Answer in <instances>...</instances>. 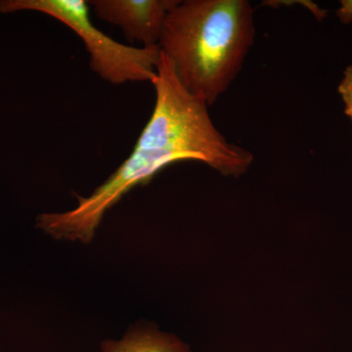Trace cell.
<instances>
[{"instance_id": "cell-7", "label": "cell", "mask_w": 352, "mask_h": 352, "mask_svg": "<svg viewBox=\"0 0 352 352\" xmlns=\"http://www.w3.org/2000/svg\"><path fill=\"white\" fill-rule=\"evenodd\" d=\"M336 14H337L338 18L342 24H351L352 0H342L340 7Z\"/></svg>"}, {"instance_id": "cell-6", "label": "cell", "mask_w": 352, "mask_h": 352, "mask_svg": "<svg viewBox=\"0 0 352 352\" xmlns=\"http://www.w3.org/2000/svg\"><path fill=\"white\" fill-rule=\"evenodd\" d=\"M339 92L346 107L344 112L352 122V65L344 71V78L339 85Z\"/></svg>"}, {"instance_id": "cell-4", "label": "cell", "mask_w": 352, "mask_h": 352, "mask_svg": "<svg viewBox=\"0 0 352 352\" xmlns=\"http://www.w3.org/2000/svg\"><path fill=\"white\" fill-rule=\"evenodd\" d=\"M178 0H90L99 19L117 25L129 43L159 45L164 22Z\"/></svg>"}, {"instance_id": "cell-1", "label": "cell", "mask_w": 352, "mask_h": 352, "mask_svg": "<svg viewBox=\"0 0 352 352\" xmlns=\"http://www.w3.org/2000/svg\"><path fill=\"white\" fill-rule=\"evenodd\" d=\"M152 85L154 111L131 154L89 196H78L73 210L38 215L36 226L43 232L58 240L89 243L107 210L171 164L200 162L232 177L249 170L254 155L222 135L210 119L208 104L184 87L163 52Z\"/></svg>"}, {"instance_id": "cell-2", "label": "cell", "mask_w": 352, "mask_h": 352, "mask_svg": "<svg viewBox=\"0 0 352 352\" xmlns=\"http://www.w3.org/2000/svg\"><path fill=\"white\" fill-rule=\"evenodd\" d=\"M254 38L247 0H185L166 17L159 46L184 87L210 106L237 78Z\"/></svg>"}, {"instance_id": "cell-3", "label": "cell", "mask_w": 352, "mask_h": 352, "mask_svg": "<svg viewBox=\"0 0 352 352\" xmlns=\"http://www.w3.org/2000/svg\"><path fill=\"white\" fill-rule=\"evenodd\" d=\"M85 0H1L0 13L38 11L50 15L76 32L89 54V66L106 82L122 85L129 82H153L161 58L159 45H126L113 41L97 29Z\"/></svg>"}, {"instance_id": "cell-5", "label": "cell", "mask_w": 352, "mask_h": 352, "mask_svg": "<svg viewBox=\"0 0 352 352\" xmlns=\"http://www.w3.org/2000/svg\"><path fill=\"white\" fill-rule=\"evenodd\" d=\"M102 352H193L171 333L149 326H135L120 340L101 342Z\"/></svg>"}]
</instances>
